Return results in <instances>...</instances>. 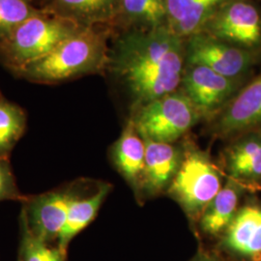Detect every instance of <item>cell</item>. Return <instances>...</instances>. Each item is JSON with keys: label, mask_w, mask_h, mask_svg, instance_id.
I'll return each mask as SVG.
<instances>
[{"label": "cell", "mask_w": 261, "mask_h": 261, "mask_svg": "<svg viewBox=\"0 0 261 261\" xmlns=\"http://www.w3.org/2000/svg\"><path fill=\"white\" fill-rule=\"evenodd\" d=\"M108 66L137 109L179 89L186 66L185 42L168 27L127 29L115 39Z\"/></svg>", "instance_id": "6da1fadb"}, {"label": "cell", "mask_w": 261, "mask_h": 261, "mask_svg": "<svg viewBox=\"0 0 261 261\" xmlns=\"http://www.w3.org/2000/svg\"><path fill=\"white\" fill-rule=\"evenodd\" d=\"M107 34L98 27H81L47 56L19 72L30 80L53 83L91 74L108 65Z\"/></svg>", "instance_id": "7a4b0ae2"}, {"label": "cell", "mask_w": 261, "mask_h": 261, "mask_svg": "<svg viewBox=\"0 0 261 261\" xmlns=\"http://www.w3.org/2000/svg\"><path fill=\"white\" fill-rule=\"evenodd\" d=\"M81 27L45 10L40 11L20 23L0 43L1 56L19 70L47 56Z\"/></svg>", "instance_id": "3957f363"}, {"label": "cell", "mask_w": 261, "mask_h": 261, "mask_svg": "<svg viewBox=\"0 0 261 261\" xmlns=\"http://www.w3.org/2000/svg\"><path fill=\"white\" fill-rule=\"evenodd\" d=\"M200 119L194 105L178 89L135 109L130 121L143 140L173 143Z\"/></svg>", "instance_id": "277c9868"}, {"label": "cell", "mask_w": 261, "mask_h": 261, "mask_svg": "<svg viewBox=\"0 0 261 261\" xmlns=\"http://www.w3.org/2000/svg\"><path fill=\"white\" fill-rule=\"evenodd\" d=\"M223 187L222 175L203 151L191 148L184 156L168 193L190 218L199 219Z\"/></svg>", "instance_id": "5b68a950"}, {"label": "cell", "mask_w": 261, "mask_h": 261, "mask_svg": "<svg viewBox=\"0 0 261 261\" xmlns=\"http://www.w3.org/2000/svg\"><path fill=\"white\" fill-rule=\"evenodd\" d=\"M186 64L204 66L230 79H245L258 62L260 51L236 47L198 32L184 39Z\"/></svg>", "instance_id": "8992f818"}, {"label": "cell", "mask_w": 261, "mask_h": 261, "mask_svg": "<svg viewBox=\"0 0 261 261\" xmlns=\"http://www.w3.org/2000/svg\"><path fill=\"white\" fill-rule=\"evenodd\" d=\"M200 32L236 47L261 51V12L251 0H226Z\"/></svg>", "instance_id": "52a82bcc"}, {"label": "cell", "mask_w": 261, "mask_h": 261, "mask_svg": "<svg viewBox=\"0 0 261 261\" xmlns=\"http://www.w3.org/2000/svg\"><path fill=\"white\" fill-rule=\"evenodd\" d=\"M244 84V79H230L204 66L186 64L179 90L194 105L201 119L214 120Z\"/></svg>", "instance_id": "ba28073f"}, {"label": "cell", "mask_w": 261, "mask_h": 261, "mask_svg": "<svg viewBox=\"0 0 261 261\" xmlns=\"http://www.w3.org/2000/svg\"><path fill=\"white\" fill-rule=\"evenodd\" d=\"M256 130H261V75L244 85L212 120V133L220 138H233Z\"/></svg>", "instance_id": "9c48e42d"}, {"label": "cell", "mask_w": 261, "mask_h": 261, "mask_svg": "<svg viewBox=\"0 0 261 261\" xmlns=\"http://www.w3.org/2000/svg\"><path fill=\"white\" fill-rule=\"evenodd\" d=\"M144 140L145 164L140 189L155 196L168 190L181 166L184 151L173 143Z\"/></svg>", "instance_id": "30bf717a"}, {"label": "cell", "mask_w": 261, "mask_h": 261, "mask_svg": "<svg viewBox=\"0 0 261 261\" xmlns=\"http://www.w3.org/2000/svg\"><path fill=\"white\" fill-rule=\"evenodd\" d=\"M228 252L253 261L261 260V207L248 204L238 209L224 232Z\"/></svg>", "instance_id": "8fae6325"}, {"label": "cell", "mask_w": 261, "mask_h": 261, "mask_svg": "<svg viewBox=\"0 0 261 261\" xmlns=\"http://www.w3.org/2000/svg\"><path fill=\"white\" fill-rule=\"evenodd\" d=\"M75 196L69 193H51L35 199L29 209L30 230L47 243L62 231Z\"/></svg>", "instance_id": "7c38bea8"}, {"label": "cell", "mask_w": 261, "mask_h": 261, "mask_svg": "<svg viewBox=\"0 0 261 261\" xmlns=\"http://www.w3.org/2000/svg\"><path fill=\"white\" fill-rule=\"evenodd\" d=\"M168 27L179 37L186 38L202 30L207 20L226 0H165Z\"/></svg>", "instance_id": "4fadbf2b"}, {"label": "cell", "mask_w": 261, "mask_h": 261, "mask_svg": "<svg viewBox=\"0 0 261 261\" xmlns=\"http://www.w3.org/2000/svg\"><path fill=\"white\" fill-rule=\"evenodd\" d=\"M119 0H51L47 11L82 27H98L117 18Z\"/></svg>", "instance_id": "5bb4252c"}, {"label": "cell", "mask_w": 261, "mask_h": 261, "mask_svg": "<svg viewBox=\"0 0 261 261\" xmlns=\"http://www.w3.org/2000/svg\"><path fill=\"white\" fill-rule=\"evenodd\" d=\"M224 164L229 178L243 185L261 179V136L250 135L232 144Z\"/></svg>", "instance_id": "9a60e30c"}, {"label": "cell", "mask_w": 261, "mask_h": 261, "mask_svg": "<svg viewBox=\"0 0 261 261\" xmlns=\"http://www.w3.org/2000/svg\"><path fill=\"white\" fill-rule=\"evenodd\" d=\"M244 185L229 178L199 218L204 233L212 236L224 233L238 211V203Z\"/></svg>", "instance_id": "2e32d148"}, {"label": "cell", "mask_w": 261, "mask_h": 261, "mask_svg": "<svg viewBox=\"0 0 261 261\" xmlns=\"http://www.w3.org/2000/svg\"><path fill=\"white\" fill-rule=\"evenodd\" d=\"M112 156L123 177L130 185L140 189L145 164V143L130 120L116 141Z\"/></svg>", "instance_id": "e0dca14e"}, {"label": "cell", "mask_w": 261, "mask_h": 261, "mask_svg": "<svg viewBox=\"0 0 261 261\" xmlns=\"http://www.w3.org/2000/svg\"><path fill=\"white\" fill-rule=\"evenodd\" d=\"M127 29L150 30L168 27L165 0H119L117 18Z\"/></svg>", "instance_id": "ac0fdd59"}, {"label": "cell", "mask_w": 261, "mask_h": 261, "mask_svg": "<svg viewBox=\"0 0 261 261\" xmlns=\"http://www.w3.org/2000/svg\"><path fill=\"white\" fill-rule=\"evenodd\" d=\"M110 191L111 186L105 184L91 196L82 199L74 198L68 212L65 225L57 238L58 249L64 255L71 240L93 221Z\"/></svg>", "instance_id": "d6986e66"}, {"label": "cell", "mask_w": 261, "mask_h": 261, "mask_svg": "<svg viewBox=\"0 0 261 261\" xmlns=\"http://www.w3.org/2000/svg\"><path fill=\"white\" fill-rule=\"evenodd\" d=\"M38 12L29 0H0V43Z\"/></svg>", "instance_id": "ffe728a7"}, {"label": "cell", "mask_w": 261, "mask_h": 261, "mask_svg": "<svg viewBox=\"0 0 261 261\" xmlns=\"http://www.w3.org/2000/svg\"><path fill=\"white\" fill-rule=\"evenodd\" d=\"M24 127V115L18 107L0 102V152L9 149Z\"/></svg>", "instance_id": "44dd1931"}, {"label": "cell", "mask_w": 261, "mask_h": 261, "mask_svg": "<svg viewBox=\"0 0 261 261\" xmlns=\"http://www.w3.org/2000/svg\"><path fill=\"white\" fill-rule=\"evenodd\" d=\"M64 257L58 248L47 247V243L25 227L21 243L22 261H64Z\"/></svg>", "instance_id": "7402d4cb"}, {"label": "cell", "mask_w": 261, "mask_h": 261, "mask_svg": "<svg viewBox=\"0 0 261 261\" xmlns=\"http://www.w3.org/2000/svg\"><path fill=\"white\" fill-rule=\"evenodd\" d=\"M12 187V178L9 170L4 164L0 163V199L11 194Z\"/></svg>", "instance_id": "603a6c76"}, {"label": "cell", "mask_w": 261, "mask_h": 261, "mask_svg": "<svg viewBox=\"0 0 261 261\" xmlns=\"http://www.w3.org/2000/svg\"><path fill=\"white\" fill-rule=\"evenodd\" d=\"M191 261H220V259L218 257H216L215 255L201 252L197 253Z\"/></svg>", "instance_id": "cb8c5ba5"}, {"label": "cell", "mask_w": 261, "mask_h": 261, "mask_svg": "<svg viewBox=\"0 0 261 261\" xmlns=\"http://www.w3.org/2000/svg\"><path fill=\"white\" fill-rule=\"evenodd\" d=\"M29 1H30V0H29Z\"/></svg>", "instance_id": "d4e9b609"}, {"label": "cell", "mask_w": 261, "mask_h": 261, "mask_svg": "<svg viewBox=\"0 0 261 261\" xmlns=\"http://www.w3.org/2000/svg\"><path fill=\"white\" fill-rule=\"evenodd\" d=\"M261 261V260H260Z\"/></svg>", "instance_id": "484cf974"}]
</instances>
